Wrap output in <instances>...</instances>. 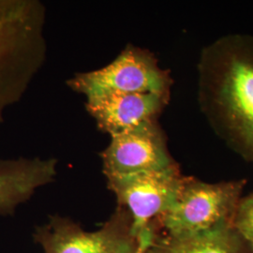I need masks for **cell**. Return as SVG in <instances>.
Segmentation results:
<instances>
[{"instance_id":"cell-9","label":"cell","mask_w":253,"mask_h":253,"mask_svg":"<svg viewBox=\"0 0 253 253\" xmlns=\"http://www.w3.org/2000/svg\"><path fill=\"white\" fill-rule=\"evenodd\" d=\"M55 160L18 159L0 162V216L13 215L39 188L54 181Z\"/></svg>"},{"instance_id":"cell-8","label":"cell","mask_w":253,"mask_h":253,"mask_svg":"<svg viewBox=\"0 0 253 253\" xmlns=\"http://www.w3.org/2000/svg\"><path fill=\"white\" fill-rule=\"evenodd\" d=\"M170 97L158 94H114L86 100V110L109 135L157 121Z\"/></svg>"},{"instance_id":"cell-1","label":"cell","mask_w":253,"mask_h":253,"mask_svg":"<svg viewBox=\"0 0 253 253\" xmlns=\"http://www.w3.org/2000/svg\"><path fill=\"white\" fill-rule=\"evenodd\" d=\"M199 97L215 130L253 163V37H223L203 51Z\"/></svg>"},{"instance_id":"cell-4","label":"cell","mask_w":253,"mask_h":253,"mask_svg":"<svg viewBox=\"0 0 253 253\" xmlns=\"http://www.w3.org/2000/svg\"><path fill=\"white\" fill-rule=\"evenodd\" d=\"M69 86L86 100L114 94H158L170 97L172 80L153 54L127 45L111 63L100 70L77 73Z\"/></svg>"},{"instance_id":"cell-7","label":"cell","mask_w":253,"mask_h":253,"mask_svg":"<svg viewBox=\"0 0 253 253\" xmlns=\"http://www.w3.org/2000/svg\"><path fill=\"white\" fill-rule=\"evenodd\" d=\"M100 156L105 175L162 171L177 166L157 121L112 136L111 143Z\"/></svg>"},{"instance_id":"cell-3","label":"cell","mask_w":253,"mask_h":253,"mask_svg":"<svg viewBox=\"0 0 253 253\" xmlns=\"http://www.w3.org/2000/svg\"><path fill=\"white\" fill-rule=\"evenodd\" d=\"M245 183V180L207 183L184 176L176 199L155 223L156 230L170 236H188L233 225Z\"/></svg>"},{"instance_id":"cell-11","label":"cell","mask_w":253,"mask_h":253,"mask_svg":"<svg viewBox=\"0 0 253 253\" xmlns=\"http://www.w3.org/2000/svg\"><path fill=\"white\" fill-rule=\"evenodd\" d=\"M233 226L253 253V192L242 197L235 211Z\"/></svg>"},{"instance_id":"cell-6","label":"cell","mask_w":253,"mask_h":253,"mask_svg":"<svg viewBox=\"0 0 253 253\" xmlns=\"http://www.w3.org/2000/svg\"><path fill=\"white\" fill-rule=\"evenodd\" d=\"M129 235L131 217L126 208L118 207L98 231H84L71 218L56 215L37 228L33 237L44 253H113Z\"/></svg>"},{"instance_id":"cell-12","label":"cell","mask_w":253,"mask_h":253,"mask_svg":"<svg viewBox=\"0 0 253 253\" xmlns=\"http://www.w3.org/2000/svg\"><path fill=\"white\" fill-rule=\"evenodd\" d=\"M155 235L156 230L153 226L147 228L137 237L131 234L118 245L113 253H145L152 244Z\"/></svg>"},{"instance_id":"cell-5","label":"cell","mask_w":253,"mask_h":253,"mask_svg":"<svg viewBox=\"0 0 253 253\" xmlns=\"http://www.w3.org/2000/svg\"><path fill=\"white\" fill-rule=\"evenodd\" d=\"M108 189L131 217V234L138 236L172 208L184 175L178 166L129 174L105 175Z\"/></svg>"},{"instance_id":"cell-10","label":"cell","mask_w":253,"mask_h":253,"mask_svg":"<svg viewBox=\"0 0 253 253\" xmlns=\"http://www.w3.org/2000/svg\"><path fill=\"white\" fill-rule=\"evenodd\" d=\"M145 253H252L232 224L198 235L170 236L156 230Z\"/></svg>"},{"instance_id":"cell-2","label":"cell","mask_w":253,"mask_h":253,"mask_svg":"<svg viewBox=\"0 0 253 253\" xmlns=\"http://www.w3.org/2000/svg\"><path fill=\"white\" fill-rule=\"evenodd\" d=\"M44 10L28 0H0V123L44 59Z\"/></svg>"}]
</instances>
